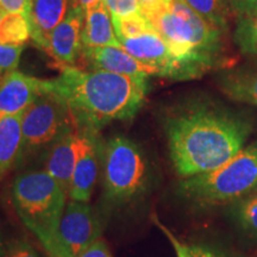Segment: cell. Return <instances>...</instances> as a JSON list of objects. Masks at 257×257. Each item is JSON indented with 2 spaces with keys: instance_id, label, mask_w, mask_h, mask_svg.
Returning a JSON list of instances; mask_svg holds the SVG:
<instances>
[{
  "instance_id": "obj_14",
  "label": "cell",
  "mask_w": 257,
  "mask_h": 257,
  "mask_svg": "<svg viewBox=\"0 0 257 257\" xmlns=\"http://www.w3.org/2000/svg\"><path fill=\"white\" fill-rule=\"evenodd\" d=\"M81 55L91 64L93 70H105L141 80H148L153 75L152 70L134 59L123 48L101 47L82 49Z\"/></svg>"
},
{
  "instance_id": "obj_11",
  "label": "cell",
  "mask_w": 257,
  "mask_h": 257,
  "mask_svg": "<svg viewBox=\"0 0 257 257\" xmlns=\"http://www.w3.org/2000/svg\"><path fill=\"white\" fill-rule=\"evenodd\" d=\"M85 17L86 11L70 4L68 14L51 31L46 51L63 67L73 66L81 55Z\"/></svg>"
},
{
  "instance_id": "obj_32",
  "label": "cell",
  "mask_w": 257,
  "mask_h": 257,
  "mask_svg": "<svg viewBox=\"0 0 257 257\" xmlns=\"http://www.w3.org/2000/svg\"><path fill=\"white\" fill-rule=\"evenodd\" d=\"M157 225H159L161 229L163 230V232L166 233V236L168 237L170 242H172L173 246H174V249L176 251V256H178V257H187V253H186V244L180 242V240L176 238L174 234L170 232V231L167 230V227L163 226V225H161L160 223H157Z\"/></svg>"
},
{
  "instance_id": "obj_31",
  "label": "cell",
  "mask_w": 257,
  "mask_h": 257,
  "mask_svg": "<svg viewBox=\"0 0 257 257\" xmlns=\"http://www.w3.org/2000/svg\"><path fill=\"white\" fill-rule=\"evenodd\" d=\"M78 257H111L110 250L104 239L99 238L85 249Z\"/></svg>"
},
{
  "instance_id": "obj_16",
  "label": "cell",
  "mask_w": 257,
  "mask_h": 257,
  "mask_svg": "<svg viewBox=\"0 0 257 257\" xmlns=\"http://www.w3.org/2000/svg\"><path fill=\"white\" fill-rule=\"evenodd\" d=\"M101 47L121 48L115 36L113 22L104 0L96 3L86 11L82 30V49H94Z\"/></svg>"
},
{
  "instance_id": "obj_34",
  "label": "cell",
  "mask_w": 257,
  "mask_h": 257,
  "mask_svg": "<svg viewBox=\"0 0 257 257\" xmlns=\"http://www.w3.org/2000/svg\"><path fill=\"white\" fill-rule=\"evenodd\" d=\"M6 14V12L4 11V10H3L2 8H0V21H2V18L4 17V15Z\"/></svg>"
},
{
  "instance_id": "obj_19",
  "label": "cell",
  "mask_w": 257,
  "mask_h": 257,
  "mask_svg": "<svg viewBox=\"0 0 257 257\" xmlns=\"http://www.w3.org/2000/svg\"><path fill=\"white\" fill-rule=\"evenodd\" d=\"M31 38L29 18L21 14L6 12L0 21V43L24 46Z\"/></svg>"
},
{
  "instance_id": "obj_9",
  "label": "cell",
  "mask_w": 257,
  "mask_h": 257,
  "mask_svg": "<svg viewBox=\"0 0 257 257\" xmlns=\"http://www.w3.org/2000/svg\"><path fill=\"white\" fill-rule=\"evenodd\" d=\"M121 48L134 59L152 70L153 75L187 80L184 67L157 31L130 38H119Z\"/></svg>"
},
{
  "instance_id": "obj_12",
  "label": "cell",
  "mask_w": 257,
  "mask_h": 257,
  "mask_svg": "<svg viewBox=\"0 0 257 257\" xmlns=\"http://www.w3.org/2000/svg\"><path fill=\"white\" fill-rule=\"evenodd\" d=\"M86 128L75 121L72 127L51 147L46 160V172L53 176L68 194L74 168L85 141Z\"/></svg>"
},
{
  "instance_id": "obj_21",
  "label": "cell",
  "mask_w": 257,
  "mask_h": 257,
  "mask_svg": "<svg viewBox=\"0 0 257 257\" xmlns=\"http://www.w3.org/2000/svg\"><path fill=\"white\" fill-rule=\"evenodd\" d=\"M233 42L240 53L257 59V12L237 19Z\"/></svg>"
},
{
  "instance_id": "obj_29",
  "label": "cell",
  "mask_w": 257,
  "mask_h": 257,
  "mask_svg": "<svg viewBox=\"0 0 257 257\" xmlns=\"http://www.w3.org/2000/svg\"><path fill=\"white\" fill-rule=\"evenodd\" d=\"M186 253L187 257H227L217 249L201 244H192V245L186 244Z\"/></svg>"
},
{
  "instance_id": "obj_15",
  "label": "cell",
  "mask_w": 257,
  "mask_h": 257,
  "mask_svg": "<svg viewBox=\"0 0 257 257\" xmlns=\"http://www.w3.org/2000/svg\"><path fill=\"white\" fill-rule=\"evenodd\" d=\"M69 0H32L30 11L31 40L47 50L51 31L63 21L69 10Z\"/></svg>"
},
{
  "instance_id": "obj_28",
  "label": "cell",
  "mask_w": 257,
  "mask_h": 257,
  "mask_svg": "<svg viewBox=\"0 0 257 257\" xmlns=\"http://www.w3.org/2000/svg\"><path fill=\"white\" fill-rule=\"evenodd\" d=\"M32 0H0V8L10 14H21L30 18Z\"/></svg>"
},
{
  "instance_id": "obj_20",
  "label": "cell",
  "mask_w": 257,
  "mask_h": 257,
  "mask_svg": "<svg viewBox=\"0 0 257 257\" xmlns=\"http://www.w3.org/2000/svg\"><path fill=\"white\" fill-rule=\"evenodd\" d=\"M189 9L208 23L226 34L229 30V8L225 0H182Z\"/></svg>"
},
{
  "instance_id": "obj_5",
  "label": "cell",
  "mask_w": 257,
  "mask_h": 257,
  "mask_svg": "<svg viewBox=\"0 0 257 257\" xmlns=\"http://www.w3.org/2000/svg\"><path fill=\"white\" fill-rule=\"evenodd\" d=\"M11 194L21 220L46 249L66 208L67 192L46 170H31L16 178Z\"/></svg>"
},
{
  "instance_id": "obj_33",
  "label": "cell",
  "mask_w": 257,
  "mask_h": 257,
  "mask_svg": "<svg viewBox=\"0 0 257 257\" xmlns=\"http://www.w3.org/2000/svg\"><path fill=\"white\" fill-rule=\"evenodd\" d=\"M98 2H100V0H72V4L79 6V8L82 9L83 11H87L88 9H91L92 6L95 5Z\"/></svg>"
},
{
  "instance_id": "obj_7",
  "label": "cell",
  "mask_w": 257,
  "mask_h": 257,
  "mask_svg": "<svg viewBox=\"0 0 257 257\" xmlns=\"http://www.w3.org/2000/svg\"><path fill=\"white\" fill-rule=\"evenodd\" d=\"M75 124L72 112L59 96L42 91L35 101L23 112L22 117V155L55 143Z\"/></svg>"
},
{
  "instance_id": "obj_26",
  "label": "cell",
  "mask_w": 257,
  "mask_h": 257,
  "mask_svg": "<svg viewBox=\"0 0 257 257\" xmlns=\"http://www.w3.org/2000/svg\"><path fill=\"white\" fill-rule=\"evenodd\" d=\"M230 14L237 19L248 17L257 12V0H225Z\"/></svg>"
},
{
  "instance_id": "obj_27",
  "label": "cell",
  "mask_w": 257,
  "mask_h": 257,
  "mask_svg": "<svg viewBox=\"0 0 257 257\" xmlns=\"http://www.w3.org/2000/svg\"><path fill=\"white\" fill-rule=\"evenodd\" d=\"M5 257H41L36 250L25 239L14 240L9 245Z\"/></svg>"
},
{
  "instance_id": "obj_25",
  "label": "cell",
  "mask_w": 257,
  "mask_h": 257,
  "mask_svg": "<svg viewBox=\"0 0 257 257\" xmlns=\"http://www.w3.org/2000/svg\"><path fill=\"white\" fill-rule=\"evenodd\" d=\"M23 47L0 43V74H6L17 69Z\"/></svg>"
},
{
  "instance_id": "obj_10",
  "label": "cell",
  "mask_w": 257,
  "mask_h": 257,
  "mask_svg": "<svg viewBox=\"0 0 257 257\" xmlns=\"http://www.w3.org/2000/svg\"><path fill=\"white\" fill-rule=\"evenodd\" d=\"M96 133L98 131L86 128L83 146L70 179L69 200L88 202L94 192L101 170L102 157L101 144L96 138Z\"/></svg>"
},
{
  "instance_id": "obj_13",
  "label": "cell",
  "mask_w": 257,
  "mask_h": 257,
  "mask_svg": "<svg viewBox=\"0 0 257 257\" xmlns=\"http://www.w3.org/2000/svg\"><path fill=\"white\" fill-rule=\"evenodd\" d=\"M43 91V80L12 70L0 79V117L23 113Z\"/></svg>"
},
{
  "instance_id": "obj_18",
  "label": "cell",
  "mask_w": 257,
  "mask_h": 257,
  "mask_svg": "<svg viewBox=\"0 0 257 257\" xmlns=\"http://www.w3.org/2000/svg\"><path fill=\"white\" fill-rule=\"evenodd\" d=\"M22 117L23 113L0 117V181L21 160Z\"/></svg>"
},
{
  "instance_id": "obj_30",
  "label": "cell",
  "mask_w": 257,
  "mask_h": 257,
  "mask_svg": "<svg viewBox=\"0 0 257 257\" xmlns=\"http://www.w3.org/2000/svg\"><path fill=\"white\" fill-rule=\"evenodd\" d=\"M138 2L142 6L143 14L149 18L168 8L173 0H138Z\"/></svg>"
},
{
  "instance_id": "obj_2",
  "label": "cell",
  "mask_w": 257,
  "mask_h": 257,
  "mask_svg": "<svg viewBox=\"0 0 257 257\" xmlns=\"http://www.w3.org/2000/svg\"><path fill=\"white\" fill-rule=\"evenodd\" d=\"M43 91L59 96L80 126L98 131L110 121L133 119L146 101L148 80L66 66L56 79L43 80Z\"/></svg>"
},
{
  "instance_id": "obj_23",
  "label": "cell",
  "mask_w": 257,
  "mask_h": 257,
  "mask_svg": "<svg viewBox=\"0 0 257 257\" xmlns=\"http://www.w3.org/2000/svg\"><path fill=\"white\" fill-rule=\"evenodd\" d=\"M232 214L245 232L257 238V193L233 204Z\"/></svg>"
},
{
  "instance_id": "obj_17",
  "label": "cell",
  "mask_w": 257,
  "mask_h": 257,
  "mask_svg": "<svg viewBox=\"0 0 257 257\" xmlns=\"http://www.w3.org/2000/svg\"><path fill=\"white\" fill-rule=\"evenodd\" d=\"M219 87L227 98L257 106V66H240L220 73Z\"/></svg>"
},
{
  "instance_id": "obj_1",
  "label": "cell",
  "mask_w": 257,
  "mask_h": 257,
  "mask_svg": "<svg viewBox=\"0 0 257 257\" xmlns=\"http://www.w3.org/2000/svg\"><path fill=\"white\" fill-rule=\"evenodd\" d=\"M169 154L182 179L219 168L236 156L253 131L249 115L212 104H194L165 123Z\"/></svg>"
},
{
  "instance_id": "obj_3",
  "label": "cell",
  "mask_w": 257,
  "mask_h": 257,
  "mask_svg": "<svg viewBox=\"0 0 257 257\" xmlns=\"http://www.w3.org/2000/svg\"><path fill=\"white\" fill-rule=\"evenodd\" d=\"M184 67L186 79L201 76L225 60V32L208 23L182 0L149 17Z\"/></svg>"
},
{
  "instance_id": "obj_6",
  "label": "cell",
  "mask_w": 257,
  "mask_h": 257,
  "mask_svg": "<svg viewBox=\"0 0 257 257\" xmlns=\"http://www.w3.org/2000/svg\"><path fill=\"white\" fill-rule=\"evenodd\" d=\"M101 176L105 197L114 205L140 198L149 184L147 160L133 141L113 137L102 148Z\"/></svg>"
},
{
  "instance_id": "obj_24",
  "label": "cell",
  "mask_w": 257,
  "mask_h": 257,
  "mask_svg": "<svg viewBox=\"0 0 257 257\" xmlns=\"http://www.w3.org/2000/svg\"><path fill=\"white\" fill-rule=\"evenodd\" d=\"M104 3L114 18H125L143 14L142 6L138 0H104Z\"/></svg>"
},
{
  "instance_id": "obj_22",
  "label": "cell",
  "mask_w": 257,
  "mask_h": 257,
  "mask_svg": "<svg viewBox=\"0 0 257 257\" xmlns=\"http://www.w3.org/2000/svg\"><path fill=\"white\" fill-rule=\"evenodd\" d=\"M112 22H113L114 32L118 40L119 38L135 37L141 34H146V32L156 31L152 22L144 14L130 16V17L125 18L112 17Z\"/></svg>"
},
{
  "instance_id": "obj_8",
  "label": "cell",
  "mask_w": 257,
  "mask_h": 257,
  "mask_svg": "<svg viewBox=\"0 0 257 257\" xmlns=\"http://www.w3.org/2000/svg\"><path fill=\"white\" fill-rule=\"evenodd\" d=\"M102 225L88 202H67L59 226L47 246L48 257H78L96 239L101 238Z\"/></svg>"
},
{
  "instance_id": "obj_4",
  "label": "cell",
  "mask_w": 257,
  "mask_h": 257,
  "mask_svg": "<svg viewBox=\"0 0 257 257\" xmlns=\"http://www.w3.org/2000/svg\"><path fill=\"white\" fill-rule=\"evenodd\" d=\"M182 198L201 207L236 204L257 193V141L219 168L181 180Z\"/></svg>"
}]
</instances>
